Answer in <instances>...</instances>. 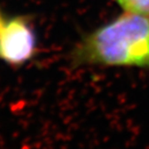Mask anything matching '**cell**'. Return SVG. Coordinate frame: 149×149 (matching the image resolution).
Instances as JSON below:
<instances>
[{"instance_id": "obj_1", "label": "cell", "mask_w": 149, "mask_h": 149, "mask_svg": "<svg viewBox=\"0 0 149 149\" xmlns=\"http://www.w3.org/2000/svg\"><path fill=\"white\" fill-rule=\"evenodd\" d=\"M81 62L149 70V16L127 14L100 28L79 49Z\"/></svg>"}, {"instance_id": "obj_2", "label": "cell", "mask_w": 149, "mask_h": 149, "mask_svg": "<svg viewBox=\"0 0 149 149\" xmlns=\"http://www.w3.org/2000/svg\"><path fill=\"white\" fill-rule=\"evenodd\" d=\"M35 36L23 18H16L0 29V58L10 64H21L32 57Z\"/></svg>"}, {"instance_id": "obj_3", "label": "cell", "mask_w": 149, "mask_h": 149, "mask_svg": "<svg viewBox=\"0 0 149 149\" xmlns=\"http://www.w3.org/2000/svg\"><path fill=\"white\" fill-rule=\"evenodd\" d=\"M127 13L149 16V0H115Z\"/></svg>"}, {"instance_id": "obj_4", "label": "cell", "mask_w": 149, "mask_h": 149, "mask_svg": "<svg viewBox=\"0 0 149 149\" xmlns=\"http://www.w3.org/2000/svg\"><path fill=\"white\" fill-rule=\"evenodd\" d=\"M2 26H3V21H2V19H1V16H0V29H1Z\"/></svg>"}]
</instances>
